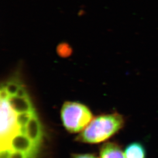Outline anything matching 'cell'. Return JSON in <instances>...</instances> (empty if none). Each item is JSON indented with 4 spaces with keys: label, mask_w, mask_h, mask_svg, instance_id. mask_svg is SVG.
<instances>
[{
    "label": "cell",
    "mask_w": 158,
    "mask_h": 158,
    "mask_svg": "<svg viewBox=\"0 0 158 158\" xmlns=\"http://www.w3.org/2000/svg\"><path fill=\"white\" fill-rule=\"evenodd\" d=\"M124 123V117L118 113L99 115L91 120L76 140L89 143L104 141L122 129Z\"/></svg>",
    "instance_id": "6da1fadb"
},
{
    "label": "cell",
    "mask_w": 158,
    "mask_h": 158,
    "mask_svg": "<svg viewBox=\"0 0 158 158\" xmlns=\"http://www.w3.org/2000/svg\"><path fill=\"white\" fill-rule=\"evenodd\" d=\"M93 116L89 108L75 102H65L61 110L63 124L68 132L77 133L89 125Z\"/></svg>",
    "instance_id": "7a4b0ae2"
},
{
    "label": "cell",
    "mask_w": 158,
    "mask_h": 158,
    "mask_svg": "<svg viewBox=\"0 0 158 158\" xmlns=\"http://www.w3.org/2000/svg\"><path fill=\"white\" fill-rule=\"evenodd\" d=\"M100 158H125L121 147L114 142H106L100 149Z\"/></svg>",
    "instance_id": "3957f363"
},
{
    "label": "cell",
    "mask_w": 158,
    "mask_h": 158,
    "mask_svg": "<svg viewBox=\"0 0 158 158\" xmlns=\"http://www.w3.org/2000/svg\"><path fill=\"white\" fill-rule=\"evenodd\" d=\"M124 153L125 158H147L145 148L141 143L138 142L128 145Z\"/></svg>",
    "instance_id": "277c9868"
},
{
    "label": "cell",
    "mask_w": 158,
    "mask_h": 158,
    "mask_svg": "<svg viewBox=\"0 0 158 158\" xmlns=\"http://www.w3.org/2000/svg\"><path fill=\"white\" fill-rule=\"evenodd\" d=\"M56 51L57 54L63 57L69 56L72 53V48L66 42L59 44L57 46Z\"/></svg>",
    "instance_id": "5b68a950"
},
{
    "label": "cell",
    "mask_w": 158,
    "mask_h": 158,
    "mask_svg": "<svg viewBox=\"0 0 158 158\" xmlns=\"http://www.w3.org/2000/svg\"><path fill=\"white\" fill-rule=\"evenodd\" d=\"M72 158H98L96 155L93 154H90V153H87V154H76L73 155Z\"/></svg>",
    "instance_id": "8992f818"
}]
</instances>
